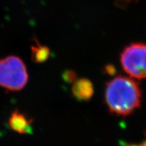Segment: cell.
Instances as JSON below:
<instances>
[{
  "instance_id": "cell-6",
  "label": "cell",
  "mask_w": 146,
  "mask_h": 146,
  "mask_svg": "<svg viewBox=\"0 0 146 146\" xmlns=\"http://www.w3.org/2000/svg\"><path fill=\"white\" fill-rule=\"evenodd\" d=\"M36 45L31 46V59L35 63H43L50 57V49L35 40Z\"/></svg>"
},
{
  "instance_id": "cell-2",
  "label": "cell",
  "mask_w": 146,
  "mask_h": 146,
  "mask_svg": "<svg viewBox=\"0 0 146 146\" xmlns=\"http://www.w3.org/2000/svg\"><path fill=\"white\" fill-rule=\"evenodd\" d=\"M28 81L27 67L21 58L8 56L0 60V87L9 91H21Z\"/></svg>"
},
{
  "instance_id": "cell-1",
  "label": "cell",
  "mask_w": 146,
  "mask_h": 146,
  "mask_svg": "<svg viewBox=\"0 0 146 146\" xmlns=\"http://www.w3.org/2000/svg\"><path fill=\"white\" fill-rule=\"evenodd\" d=\"M106 101L111 112L127 115L141 104V91L138 84L126 76H117L107 84Z\"/></svg>"
},
{
  "instance_id": "cell-5",
  "label": "cell",
  "mask_w": 146,
  "mask_h": 146,
  "mask_svg": "<svg viewBox=\"0 0 146 146\" xmlns=\"http://www.w3.org/2000/svg\"><path fill=\"white\" fill-rule=\"evenodd\" d=\"M72 92L76 98L87 100L92 95V85L86 79H81L76 81L72 87Z\"/></svg>"
},
{
  "instance_id": "cell-3",
  "label": "cell",
  "mask_w": 146,
  "mask_h": 146,
  "mask_svg": "<svg viewBox=\"0 0 146 146\" xmlns=\"http://www.w3.org/2000/svg\"><path fill=\"white\" fill-rule=\"evenodd\" d=\"M124 70L132 77L146 78V44L132 43L126 47L120 56Z\"/></svg>"
},
{
  "instance_id": "cell-4",
  "label": "cell",
  "mask_w": 146,
  "mask_h": 146,
  "mask_svg": "<svg viewBox=\"0 0 146 146\" xmlns=\"http://www.w3.org/2000/svg\"><path fill=\"white\" fill-rule=\"evenodd\" d=\"M33 120L20 112L18 110L14 111L9 118V125L12 130L20 134H28L32 133Z\"/></svg>"
},
{
  "instance_id": "cell-7",
  "label": "cell",
  "mask_w": 146,
  "mask_h": 146,
  "mask_svg": "<svg viewBox=\"0 0 146 146\" xmlns=\"http://www.w3.org/2000/svg\"><path fill=\"white\" fill-rule=\"evenodd\" d=\"M142 146H146V142H145V143L143 144V145H142Z\"/></svg>"
}]
</instances>
